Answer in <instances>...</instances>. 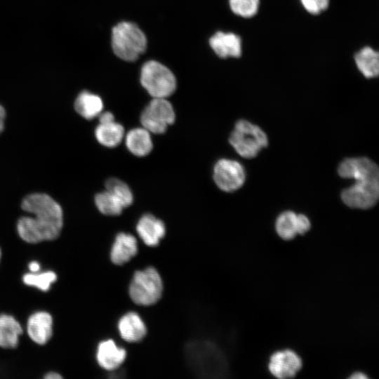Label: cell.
I'll list each match as a JSON object with an SVG mask.
<instances>
[{"mask_svg": "<svg viewBox=\"0 0 379 379\" xmlns=\"http://www.w3.org/2000/svg\"><path fill=\"white\" fill-rule=\"evenodd\" d=\"M213 178L218 188L226 192H232L244 185L246 174L239 162L221 159L214 165Z\"/></svg>", "mask_w": 379, "mask_h": 379, "instance_id": "cell-9", "label": "cell"}, {"mask_svg": "<svg viewBox=\"0 0 379 379\" xmlns=\"http://www.w3.org/2000/svg\"><path fill=\"white\" fill-rule=\"evenodd\" d=\"M76 112L86 119L98 117L103 109V102L100 96L88 91H82L74 102Z\"/></svg>", "mask_w": 379, "mask_h": 379, "instance_id": "cell-19", "label": "cell"}, {"mask_svg": "<svg viewBox=\"0 0 379 379\" xmlns=\"http://www.w3.org/2000/svg\"><path fill=\"white\" fill-rule=\"evenodd\" d=\"M354 61L361 73L368 79L376 77L379 73L378 53L366 46L355 54Z\"/></svg>", "mask_w": 379, "mask_h": 379, "instance_id": "cell-22", "label": "cell"}, {"mask_svg": "<svg viewBox=\"0 0 379 379\" xmlns=\"http://www.w3.org/2000/svg\"><path fill=\"white\" fill-rule=\"evenodd\" d=\"M6 117V111L2 105H0V133L3 131L4 127V120Z\"/></svg>", "mask_w": 379, "mask_h": 379, "instance_id": "cell-29", "label": "cell"}, {"mask_svg": "<svg viewBox=\"0 0 379 379\" xmlns=\"http://www.w3.org/2000/svg\"><path fill=\"white\" fill-rule=\"evenodd\" d=\"M138 252L137 240L130 234H118L113 244L110 257L113 263L121 265L128 262Z\"/></svg>", "mask_w": 379, "mask_h": 379, "instance_id": "cell-16", "label": "cell"}, {"mask_svg": "<svg viewBox=\"0 0 379 379\" xmlns=\"http://www.w3.org/2000/svg\"><path fill=\"white\" fill-rule=\"evenodd\" d=\"M175 120L174 109L166 98H153L140 115L142 127L154 134L164 133Z\"/></svg>", "mask_w": 379, "mask_h": 379, "instance_id": "cell-8", "label": "cell"}, {"mask_svg": "<svg viewBox=\"0 0 379 379\" xmlns=\"http://www.w3.org/2000/svg\"><path fill=\"white\" fill-rule=\"evenodd\" d=\"M163 291L161 278L154 267L137 271L129 286L132 300L140 305H151L161 298Z\"/></svg>", "mask_w": 379, "mask_h": 379, "instance_id": "cell-7", "label": "cell"}, {"mask_svg": "<svg viewBox=\"0 0 379 379\" xmlns=\"http://www.w3.org/2000/svg\"><path fill=\"white\" fill-rule=\"evenodd\" d=\"M140 83L153 98H166L176 89V79L172 72L154 60L148 61L142 65Z\"/></svg>", "mask_w": 379, "mask_h": 379, "instance_id": "cell-6", "label": "cell"}, {"mask_svg": "<svg viewBox=\"0 0 379 379\" xmlns=\"http://www.w3.org/2000/svg\"><path fill=\"white\" fill-rule=\"evenodd\" d=\"M46 379H60L62 376L58 373L50 372L45 375Z\"/></svg>", "mask_w": 379, "mask_h": 379, "instance_id": "cell-32", "label": "cell"}, {"mask_svg": "<svg viewBox=\"0 0 379 379\" xmlns=\"http://www.w3.org/2000/svg\"><path fill=\"white\" fill-rule=\"evenodd\" d=\"M0 258H1V250H0Z\"/></svg>", "mask_w": 379, "mask_h": 379, "instance_id": "cell-33", "label": "cell"}, {"mask_svg": "<svg viewBox=\"0 0 379 379\" xmlns=\"http://www.w3.org/2000/svg\"><path fill=\"white\" fill-rule=\"evenodd\" d=\"M126 357V352L119 347L112 340L101 342L98 347L96 358L99 365L107 371L119 368Z\"/></svg>", "mask_w": 379, "mask_h": 379, "instance_id": "cell-15", "label": "cell"}, {"mask_svg": "<svg viewBox=\"0 0 379 379\" xmlns=\"http://www.w3.org/2000/svg\"><path fill=\"white\" fill-rule=\"evenodd\" d=\"M187 362L201 378H225L228 373L227 359L222 351L209 341H192L185 348Z\"/></svg>", "mask_w": 379, "mask_h": 379, "instance_id": "cell-3", "label": "cell"}, {"mask_svg": "<svg viewBox=\"0 0 379 379\" xmlns=\"http://www.w3.org/2000/svg\"><path fill=\"white\" fill-rule=\"evenodd\" d=\"M301 367L300 357L291 350L275 352L270 357L268 364L272 375L281 379L294 377Z\"/></svg>", "mask_w": 379, "mask_h": 379, "instance_id": "cell-10", "label": "cell"}, {"mask_svg": "<svg viewBox=\"0 0 379 379\" xmlns=\"http://www.w3.org/2000/svg\"><path fill=\"white\" fill-rule=\"evenodd\" d=\"M29 269L32 272L36 273L40 269V265L39 262L36 261L31 262L29 264Z\"/></svg>", "mask_w": 379, "mask_h": 379, "instance_id": "cell-30", "label": "cell"}, {"mask_svg": "<svg viewBox=\"0 0 379 379\" xmlns=\"http://www.w3.org/2000/svg\"><path fill=\"white\" fill-rule=\"evenodd\" d=\"M124 136L123 126L115 121L99 123L95 130V137L98 142L107 147L119 145Z\"/></svg>", "mask_w": 379, "mask_h": 379, "instance_id": "cell-20", "label": "cell"}, {"mask_svg": "<svg viewBox=\"0 0 379 379\" xmlns=\"http://www.w3.org/2000/svg\"><path fill=\"white\" fill-rule=\"evenodd\" d=\"M112 47L114 54L126 61H135L147 47V39L134 23L122 22L112 32Z\"/></svg>", "mask_w": 379, "mask_h": 379, "instance_id": "cell-4", "label": "cell"}, {"mask_svg": "<svg viewBox=\"0 0 379 379\" xmlns=\"http://www.w3.org/2000/svg\"><path fill=\"white\" fill-rule=\"evenodd\" d=\"M209 44L220 58H239L241 55V39L234 33L218 32L210 38Z\"/></svg>", "mask_w": 379, "mask_h": 379, "instance_id": "cell-13", "label": "cell"}, {"mask_svg": "<svg viewBox=\"0 0 379 379\" xmlns=\"http://www.w3.org/2000/svg\"><path fill=\"white\" fill-rule=\"evenodd\" d=\"M22 333L20 323L12 316L0 314V347L15 348Z\"/></svg>", "mask_w": 379, "mask_h": 379, "instance_id": "cell-21", "label": "cell"}, {"mask_svg": "<svg viewBox=\"0 0 379 379\" xmlns=\"http://www.w3.org/2000/svg\"><path fill=\"white\" fill-rule=\"evenodd\" d=\"M95 204L98 211L107 215H119L124 208L107 190L99 192L95 195Z\"/></svg>", "mask_w": 379, "mask_h": 379, "instance_id": "cell-24", "label": "cell"}, {"mask_svg": "<svg viewBox=\"0 0 379 379\" xmlns=\"http://www.w3.org/2000/svg\"><path fill=\"white\" fill-rule=\"evenodd\" d=\"M118 329L123 339L130 343L140 341L146 335L144 321L135 312H130L119 321Z\"/></svg>", "mask_w": 379, "mask_h": 379, "instance_id": "cell-17", "label": "cell"}, {"mask_svg": "<svg viewBox=\"0 0 379 379\" xmlns=\"http://www.w3.org/2000/svg\"><path fill=\"white\" fill-rule=\"evenodd\" d=\"M368 377L361 372H355L352 375L350 376V378L352 379H366Z\"/></svg>", "mask_w": 379, "mask_h": 379, "instance_id": "cell-31", "label": "cell"}, {"mask_svg": "<svg viewBox=\"0 0 379 379\" xmlns=\"http://www.w3.org/2000/svg\"><path fill=\"white\" fill-rule=\"evenodd\" d=\"M304 8L310 13L317 15L326 10L329 0H300Z\"/></svg>", "mask_w": 379, "mask_h": 379, "instance_id": "cell-27", "label": "cell"}, {"mask_svg": "<svg viewBox=\"0 0 379 379\" xmlns=\"http://www.w3.org/2000/svg\"><path fill=\"white\" fill-rule=\"evenodd\" d=\"M27 328L30 338L37 344L44 345L53 333L52 317L46 312H35L29 317Z\"/></svg>", "mask_w": 379, "mask_h": 379, "instance_id": "cell-14", "label": "cell"}, {"mask_svg": "<svg viewBox=\"0 0 379 379\" xmlns=\"http://www.w3.org/2000/svg\"><path fill=\"white\" fill-rule=\"evenodd\" d=\"M98 117L100 123H107L115 121L114 114L110 112H101Z\"/></svg>", "mask_w": 379, "mask_h": 379, "instance_id": "cell-28", "label": "cell"}, {"mask_svg": "<svg viewBox=\"0 0 379 379\" xmlns=\"http://www.w3.org/2000/svg\"><path fill=\"white\" fill-rule=\"evenodd\" d=\"M56 279L55 273L48 271L41 274H26L23 276L22 280L27 285L35 286L41 291H46Z\"/></svg>", "mask_w": 379, "mask_h": 379, "instance_id": "cell-25", "label": "cell"}, {"mask_svg": "<svg viewBox=\"0 0 379 379\" xmlns=\"http://www.w3.org/2000/svg\"><path fill=\"white\" fill-rule=\"evenodd\" d=\"M22 208L31 214L23 216L17 223L19 236L28 243H38L56 239L63 225V212L60 205L44 193L26 196Z\"/></svg>", "mask_w": 379, "mask_h": 379, "instance_id": "cell-1", "label": "cell"}, {"mask_svg": "<svg viewBox=\"0 0 379 379\" xmlns=\"http://www.w3.org/2000/svg\"><path fill=\"white\" fill-rule=\"evenodd\" d=\"M229 142L242 157L251 159L268 145L266 133L258 126L240 119L235 124Z\"/></svg>", "mask_w": 379, "mask_h": 379, "instance_id": "cell-5", "label": "cell"}, {"mask_svg": "<svg viewBox=\"0 0 379 379\" xmlns=\"http://www.w3.org/2000/svg\"><path fill=\"white\" fill-rule=\"evenodd\" d=\"M106 190L110 192L124 208L131 206L133 201V195L130 187L122 180L111 178L105 182Z\"/></svg>", "mask_w": 379, "mask_h": 379, "instance_id": "cell-23", "label": "cell"}, {"mask_svg": "<svg viewBox=\"0 0 379 379\" xmlns=\"http://www.w3.org/2000/svg\"><path fill=\"white\" fill-rule=\"evenodd\" d=\"M339 175L354 178L355 183L341 193L344 204L350 208L366 209L373 206L379 196V170L366 157L347 158L338 168Z\"/></svg>", "mask_w": 379, "mask_h": 379, "instance_id": "cell-2", "label": "cell"}, {"mask_svg": "<svg viewBox=\"0 0 379 379\" xmlns=\"http://www.w3.org/2000/svg\"><path fill=\"white\" fill-rule=\"evenodd\" d=\"M136 230L141 239L149 246L158 245L166 234L164 222L149 213L140 218Z\"/></svg>", "mask_w": 379, "mask_h": 379, "instance_id": "cell-12", "label": "cell"}, {"mask_svg": "<svg viewBox=\"0 0 379 379\" xmlns=\"http://www.w3.org/2000/svg\"><path fill=\"white\" fill-rule=\"evenodd\" d=\"M310 227V221L306 215L296 214L291 211L281 213L275 223L278 235L284 240H291L297 234H305Z\"/></svg>", "mask_w": 379, "mask_h": 379, "instance_id": "cell-11", "label": "cell"}, {"mask_svg": "<svg viewBox=\"0 0 379 379\" xmlns=\"http://www.w3.org/2000/svg\"><path fill=\"white\" fill-rule=\"evenodd\" d=\"M259 3V0H229L232 12L246 18H251L257 13Z\"/></svg>", "mask_w": 379, "mask_h": 379, "instance_id": "cell-26", "label": "cell"}, {"mask_svg": "<svg viewBox=\"0 0 379 379\" xmlns=\"http://www.w3.org/2000/svg\"><path fill=\"white\" fill-rule=\"evenodd\" d=\"M126 145L137 157L149 154L153 148L150 133L143 127L130 130L126 135Z\"/></svg>", "mask_w": 379, "mask_h": 379, "instance_id": "cell-18", "label": "cell"}]
</instances>
